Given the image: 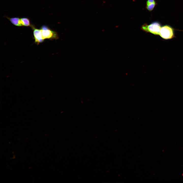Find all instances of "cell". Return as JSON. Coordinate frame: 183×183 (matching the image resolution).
<instances>
[{
	"instance_id": "ba28073f",
	"label": "cell",
	"mask_w": 183,
	"mask_h": 183,
	"mask_svg": "<svg viewBox=\"0 0 183 183\" xmlns=\"http://www.w3.org/2000/svg\"><path fill=\"white\" fill-rule=\"evenodd\" d=\"M155 0H148L146 2V3H155Z\"/></svg>"
},
{
	"instance_id": "3957f363",
	"label": "cell",
	"mask_w": 183,
	"mask_h": 183,
	"mask_svg": "<svg viewBox=\"0 0 183 183\" xmlns=\"http://www.w3.org/2000/svg\"><path fill=\"white\" fill-rule=\"evenodd\" d=\"M40 29L43 39L50 40L57 39L59 36L57 33L52 30L47 26L43 25L41 26Z\"/></svg>"
},
{
	"instance_id": "277c9868",
	"label": "cell",
	"mask_w": 183,
	"mask_h": 183,
	"mask_svg": "<svg viewBox=\"0 0 183 183\" xmlns=\"http://www.w3.org/2000/svg\"><path fill=\"white\" fill-rule=\"evenodd\" d=\"M33 30L35 43L37 44L42 42L44 41L40 29L36 28L34 25L32 24L31 27Z\"/></svg>"
},
{
	"instance_id": "5b68a950",
	"label": "cell",
	"mask_w": 183,
	"mask_h": 183,
	"mask_svg": "<svg viewBox=\"0 0 183 183\" xmlns=\"http://www.w3.org/2000/svg\"><path fill=\"white\" fill-rule=\"evenodd\" d=\"M6 17L13 25L17 26H22V24L20 18L18 17L9 18Z\"/></svg>"
},
{
	"instance_id": "52a82bcc",
	"label": "cell",
	"mask_w": 183,
	"mask_h": 183,
	"mask_svg": "<svg viewBox=\"0 0 183 183\" xmlns=\"http://www.w3.org/2000/svg\"><path fill=\"white\" fill-rule=\"evenodd\" d=\"M156 2L152 3H146V8L149 11H152L156 5Z\"/></svg>"
},
{
	"instance_id": "7a4b0ae2",
	"label": "cell",
	"mask_w": 183,
	"mask_h": 183,
	"mask_svg": "<svg viewBox=\"0 0 183 183\" xmlns=\"http://www.w3.org/2000/svg\"><path fill=\"white\" fill-rule=\"evenodd\" d=\"M159 35L165 40L172 39L175 37L174 29L169 25H164L161 27Z\"/></svg>"
},
{
	"instance_id": "6da1fadb",
	"label": "cell",
	"mask_w": 183,
	"mask_h": 183,
	"mask_svg": "<svg viewBox=\"0 0 183 183\" xmlns=\"http://www.w3.org/2000/svg\"><path fill=\"white\" fill-rule=\"evenodd\" d=\"M160 23L157 21H155L149 25L144 24L141 27V29L147 33H149L155 35H159L161 28Z\"/></svg>"
},
{
	"instance_id": "8992f818",
	"label": "cell",
	"mask_w": 183,
	"mask_h": 183,
	"mask_svg": "<svg viewBox=\"0 0 183 183\" xmlns=\"http://www.w3.org/2000/svg\"><path fill=\"white\" fill-rule=\"evenodd\" d=\"M20 19L22 26L31 27L32 24H31L29 19L26 17H23L20 18Z\"/></svg>"
}]
</instances>
